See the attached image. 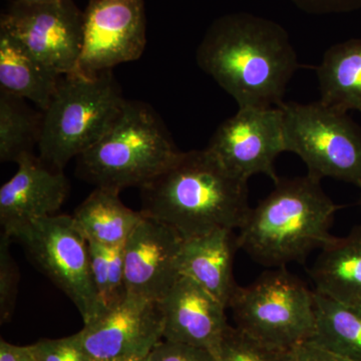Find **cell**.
I'll return each mask as SVG.
<instances>
[{
    "mask_svg": "<svg viewBox=\"0 0 361 361\" xmlns=\"http://www.w3.org/2000/svg\"><path fill=\"white\" fill-rule=\"evenodd\" d=\"M197 65L238 108H276L299 68L283 26L246 13L214 21L196 52Z\"/></svg>",
    "mask_w": 361,
    "mask_h": 361,
    "instance_id": "obj_1",
    "label": "cell"
},
{
    "mask_svg": "<svg viewBox=\"0 0 361 361\" xmlns=\"http://www.w3.org/2000/svg\"><path fill=\"white\" fill-rule=\"evenodd\" d=\"M247 183L207 148L180 152L164 172L141 188V211L185 240L219 229H239L251 209Z\"/></svg>",
    "mask_w": 361,
    "mask_h": 361,
    "instance_id": "obj_2",
    "label": "cell"
},
{
    "mask_svg": "<svg viewBox=\"0 0 361 361\" xmlns=\"http://www.w3.org/2000/svg\"><path fill=\"white\" fill-rule=\"evenodd\" d=\"M239 228L240 250L258 264L284 268L304 263L308 255L329 244L330 227L341 206L325 194L319 180L280 178Z\"/></svg>",
    "mask_w": 361,
    "mask_h": 361,
    "instance_id": "obj_3",
    "label": "cell"
},
{
    "mask_svg": "<svg viewBox=\"0 0 361 361\" xmlns=\"http://www.w3.org/2000/svg\"><path fill=\"white\" fill-rule=\"evenodd\" d=\"M180 152L165 123L148 104L127 99L113 126L77 158V174L96 188L141 189Z\"/></svg>",
    "mask_w": 361,
    "mask_h": 361,
    "instance_id": "obj_4",
    "label": "cell"
},
{
    "mask_svg": "<svg viewBox=\"0 0 361 361\" xmlns=\"http://www.w3.org/2000/svg\"><path fill=\"white\" fill-rule=\"evenodd\" d=\"M127 99L111 71L63 75L42 111L39 159L63 171L110 129Z\"/></svg>",
    "mask_w": 361,
    "mask_h": 361,
    "instance_id": "obj_5",
    "label": "cell"
},
{
    "mask_svg": "<svg viewBox=\"0 0 361 361\" xmlns=\"http://www.w3.org/2000/svg\"><path fill=\"white\" fill-rule=\"evenodd\" d=\"M228 308L236 327L274 348L293 349L314 336L313 291L286 267L238 286Z\"/></svg>",
    "mask_w": 361,
    "mask_h": 361,
    "instance_id": "obj_6",
    "label": "cell"
},
{
    "mask_svg": "<svg viewBox=\"0 0 361 361\" xmlns=\"http://www.w3.org/2000/svg\"><path fill=\"white\" fill-rule=\"evenodd\" d=\"M286 152L296 154L310 178H331L361 190V128L348 113L316 103H283Z\"/></svg>",
    "mask_w": 361,
    "mask_h": 361,
    "instance_id": "obj_7",
    "label": "cell"
},
{
    "mask_svg": "<svg viewBox=\"0 0 361 361\" xmlns=\"http://www.w3.org/2000/svg\"><path fill=\"white\" fill-rule=\"evenodd\" d=\"M4 233L73 301L85 325L106 312L92 282L89 242L73 216H49Z\"/></svg>",
    "mask_w": 361,
    "mask_h": 361,
    "instance_id": "obj_8",
    "label": "cell"
},
{
    "mask_svg": "<svg viewBox=\"0 0 361 361\" xmlns=\"http://www.w3.org/2000/svg\"><path fill=\"white\" fill-rule=\"evenodd\" d=\"M0 30L61 75L77 71L84 45V13L73 0L16 1L2 13Z\"/></svg>",
    "mask_w": 361,
    "mask_h": 361,
    "instance_id": "obj_9",
    "label": "cell"
},
{
    "mask_svg": "<svg viewBox=\"0 0 361 361\" xmlns=\"http://www.w3.org/2000/svg\"><path fill=\"white\" fill-rule=\"evenodd\" d=\"M207 149L241 179L264 174L276 183L275 161L286 152L281 106L239 108L217 128Z\"/></svg>",
    "mask_w": 361,
    "mask_h": 361,
    "instance_id": "obj_10",
    "label": "cell"
},
{
    "mask_svg": "<svg viewBox=\"0 0 361 361\" xmlns=\"http://www.w3.org/2000/svg\"><path fill=\"white\" fill-rule=\"evenodd\" d=\"M147 44L145 0H90L75 73L96 75L141 58Z\"/></svg>",
    "mask_w": 361,
    "mask_h": 361,
    "instance_id": "obj_11",
    "label": "cell"
},
{
    "mask_svg": "<svg viewBox=\"0 0 361 361\" xmlns=\"http://www.w3.org/2000/svg\"><path fill=\"white\" fill-rule=\"evenodd\" d=\"M163 332L160 303L127 296L75 336L90 360L111 361L149 355L163 341Z\"/></svg>",
    "mask_w": 361,
    "mask_h": 361,
    "instance_id": "obj_12",
    "label": "cell"
},
{
    "mask_svg": "<svg viewBox=\"0 0 361 361\" xmlns=\"http://www.w3.org/2000/svg\"><path fill=\"white\" fill-rule=\"evenodd\" d=\"M184 238L144 214L123 246L128 296L160 302L180 277Z\"/></svg>",
    "mask_w": 361,
    "mask_h": 361,
    "instance_id": "obj_13",
    "label": "cell"
},
{
    "mask_svg": "<svg viewBox=\"0 0 361 361\" xmlns=\"http://www.w3.org/2000/svg\"><path fill=\"white\" fill-rule=\"evenodd\" d=\"M18 171L0 189L4 232L54 215L65 203L70 182L63 171L49 168L33 154L18 160Z\"/></svg>",
    "mask_w": 361,
    "mask_h": 361,
    "instance_id": "obj_14",
    "label": "cell"
},
{
    "mask_svg": "<svg viewBox=\"0 0 361 361\" xmlns=\"http://www.w3.org/2000/svg\"><path fill=\"white\" fill-rule=\"evenodd\" d=\"M159 303L164 341L213 351L229 326L224 304L187 277L180 276Z\"/></svg>",
    "mask_w": 361,
    "mask_h": 361,
    "instance_id": "obj_15",
    "label": "cell"
},
{
    "mask_svg": "<svg viewBox=\"0 0 361 361\" xmlns=\"http://www.w3.org/2000/svg\"><path fill=\"white\" fill-rule=\"evenodd\" d=\"M235 230L219 229L184 240L180 253V276L189 278L228 308L238 288L233 274L240 250Z\"/></svg>",
    "mask_w": 361,
    "mask_h": 361,
    "instance_id": "obj_16",
    "label": "cell"
},
{
    "mask_svg": "<svg viewBox=\"0 0 361 361\" xmlns=\"http://www.w3.org/2000/svg\"><path fill=\"white\" fill-rule=\"evenodd\" d=\"M315 290L341 302L361 306V225L334 236L308 271Z\"/></svg>",
    "mask_w": 361,
    "mask_h": 361,
    "instance_id": "obj_17",
    "label": "cell"
},
{
    "mask_svg": "<svg viewBox=\"0 0 361 361\" xmlns=\"http://www.w3.org/2000/svg\"><path fill=\"white\" fill-rule=\"evenodd\" d=\"M61 77L8 33L0 30V90L32 102L44 111Z\"/></svg>",
    "mask_w": 361,
    "mask_h": 361,
    "instance_id": "obj_18",
    "label": "cell"
},
{
    "mask_svg": "<svg viewBox=\"0 0 361 361\" xmlns=\"http://www.w3.org/2000/svg\"><path fill=\"white\" fill-rule=\"evenodd\" d=\"M316 73L322 104L343 113L361 111V39L332 45Z\"/></svg>",
    "mask_w": 361,
    "mask_h": 361,
    "instance_id": "obj_19",
    "label": "cell"
},
{
    "mask_svg": "<svg viewBox=\"0 0 361 361\" xmlns=\"http://www.w3.org/2000/svg\"><path fill=\"white\" fill-rule=\"evenodd\" d=\"M118 195L96 188L78 207L73 217L87 241L106 247L122 245L141 222L144 213L123 205Z\"/></svg>",
    "mask_w": 361,
    "mask_h": 361,
    "instance_id": "obj_20",
    "label": "cell"
},
{
    "mask_svg": "<svg viewBox=\"0 0 361 361\" xmlns=\"http://www.w3.org/2000/svg\"><path fill=\"white\" fill-rule=\"evenodd\" d=\"M315 332L312 341L332 353L361 361V306L313 291Z\"/></svg>",
    "mask_w": 361,
    "mask_h": 361,
    "instance_id": "obj_21",
    "label": "cell"
},
{
    "mask_svg": "<svg viewBox=\"0 0 361 361\" xmlns=\"http://www.w3.org/2000/svg\"><path fill=\"white\" fill-rule=\"evenodd\" d=\"M42 111H33L25 99L0 90V160L18 163L39 146Z\"/></svg>",
    "mask_w": 361,
    "mask_h": 361,
    "instance_id": "obj_22",
    "label": "cell"
},
{
    "mask_svg": "<svg viewBox=\"0 0 361 361\" xmlns=\"http://www.w3.org/2000/svg\"><path fill=\"white\" fill-rule=\"evenodd\" d=\"M89 242L92 282L104 310L115 307L127 298L123 267V246L106 247Z\"/></svg>",
    "mask_w": 361,
    "mask_h": 361,
    "instance_id": "obj_23",
    "label": "cell"
},
{
    "mask_svg": "<svg viewBox=\"0 0 361 361\" xmlns=\"http://www.w3.org/2000/svg\"><path fill=\"white\" fill-rule=\"evenodd\" d=\"M212 353L217 361H293V349L268 345L231 325Z\"/></svg>",
    "mask_w": 361,
    "mask_h": 361,
    "instance_id": "obj_24",
    "label": "cell"
},
{
    "mask_svg": "<svg viewBox=\"0 0 361 361\" xmlns=\"http://www.w3.org/2000/svg\"><path fill=\"white\" fill-rule=\"evenodd\" d=\"M13 239L2 232L0 238V320L1 323L11 319L18 299L20 273L11 255V244Z\"/></svg>",
    "mask_w": 361,
    "mask_h": 361,
    "instance_id": "obj_25",
    "label": "cell"
},
{
    "mask_svg": "<svg viewBox=\"0 0 361 361\" xmlns=\"http://www.w3.org/2000/svg\"><path fill=\"white\" fill-rule=\"evenodd\" d=\"M30 348L35 361H92L75 334L63 338L42 339Z\"/></svg>",
    "mask_w": 361,
    "mask_h": 361,
    "instance_id": "obj_26",
    "label": "cell"
},
{
    "mask_svg": "<svg viewBox=\"0 0 361 361\" xmlns=\"http://www.w3.org/2000/svg\"><path fill=\"white\" fill-rule=\"evenodd\" d=\"M149 361H217L212 351L199 346L161 341L149 353Z\"/></svg>",
    "mask_w": 361,
    "mask_h": 361,
    "instance_id": "obj_27",
    "label": "cell"
},
{
    "mask_svg": "<svg viewBox=\"0 0 361 361\" xmlns=\"http://www.w3.org/2000/svg\"><path fill=\"white\" fill-rule=\"evenodd\" d=\"M297 6L310 13H341L361 8V0H292Z\"/></svg>",
    "mask_w": 361,
    "mask_h": 361,
    "instance_id": "obj_28",
    "label": "cell"
},
{
    "mask_svg": "<svg viewBox=\"0 0 361 361\" xmlns=\"http://www.w3.org/2000/svg\"><path fill=\"white\" fill-rule=\"evenodd\" d=\"M293 361H353L332 353L316 343L312 339L302 342L293 348Z\"/></svg>",
    "mask_w": 361,
    "mask_h": 361,
    "instance_id": "obj_29",
    "label": "cell"
},
{
    "mask_svg": "<svg viewBox=\"0 0 361 361\" xmlns=\"http://www.w3.org/2000/svg\"><path fill=\"white\" fill-rule=\"evenodd\" d=\"M0 361H35L30 345L18 346L0 341Z\"/></svg>",
    "mask_w": 361,
    "mask_h": 361,
    "instance_id": "obj_30",
    "label": "cell"
},
{
    "mask_svg": "<svg viewBox=\"0 0 361 361\" xmlns=\"http://www.w3.org/2000/svg\"><path fill=\"white\" fill-rule=\"evenodd\" d=\"M111 361H149V355L129 356V357H123L120 358V360H115Z\"/></svg>",
    "mask_w": 361,
    "mask_h": 361,
    "instance_id": "obj_31",
    "label": "cell"
},
{
    "mask_svg": "<svg viewBox=\"0 0 361 361\" xmlns=\"http://www.w3.org/2000/svg\"><path fill=\"white\" fill-rule=\"evenodd\" d=\"M16 1L23 2L27 4H47V2L58 1V0H16Z\"/></svg>",
    "mask_w": 361,
    "mask_h": 361,
    "instance_id": "obj_32",
    "label": "cell"
},
{
    "mask_svg": "<svg viewBox=\"0 0 361 361\" xmlns=\"http://www.w3.org/2000/svg\"><path fill=\"white\" fill-rule=\"evenodd\" d=\"M358 205H360L361 207V196H360V200H358Z\"/></svg>",
    "mask_w": 361,
    "mask_h": 361,
    "instance_id": "obj_33",
    "label": "cell"
}]
</instances>
